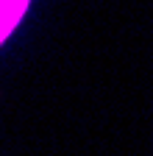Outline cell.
Returning <instances> with one entry per match:
<instances>
[{"mask_svg":"<svg viewBox=\"0 0 153 156\" xmlns=\"http://www.w3.org/2000/svg\"><path fill=\"white\" fill-rule=\"evenodd\" d=\"M28 9V0H0V42H6V36L17 28Z\"/></svg>","mask_w":153,"mask_h":156,"instance_id":"6da1fadb","label":"cell"}]
</instances>
